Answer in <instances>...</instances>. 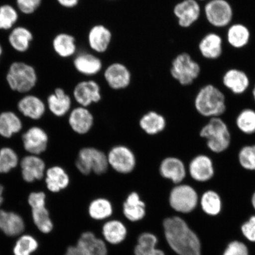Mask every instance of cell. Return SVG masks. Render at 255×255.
Listing matches in <instances>:
<instances>
[{
    "instance_id": "9c48e42d",
    "label": "cell",
    "mask_w": 255,
    "mask_h": 255,
    "mask_svg": "<svg viewBox=\"0 0 255 255\" xmlns=\"http://www.w3.org/2000/svg\"><path fill=\"white\" fill-rule=\"evenodd\" d=\"M108 160L114 170L123 174L131 172L136 164L133 152L125 146H115L108 154Z\"/></svg>"
},
{
    "instance_id": "7a4b0ae2",
    "label": "cell",
    "mask_w": 255,
    "mask_h": 255,
    "mask_svg": "<svg viewBox=\"0 0 255 255\" xmlns=\"http://www.w3.org/2000/svg\"><path fill=\"white\" fill-rule=\"evenodd\" d=\"M195 106L203 116L218 117L226 110L225 96L213 85L206 86L197 94Z\"/></svg>"
},
{
    "instance_id": "b9f144b4",
    "label": "cell",
    "mask_w": 255,
    "mask_h": 255,
    "mask_svg": "<svg viewBox=\"0 0 255 255\" xmlns=\"http://www.w3.org/2000/svg\"><path fill=\"white\" fill-rule=\"evenodd\" d=\"M239 162L242 167L249 170H255V145L247 146L239 154Z\"/></svg>"
},
{
    "instance_id": "681fc988",
    "label": "cell",
    "mask_w": 255,
    "mask_h": 255,
    "mask_svg": "<svg viewBox=\"0 0 255 255\" xmlns=\"http://www.w3.org/2000/svg\"><path fill=\"white\" fill-rule=\"evenodd\" d=\"M152 255H165L164 254L163 252H162V251L157 250V249H156V250L154 251V254H153Z\"/></svg>"
},
{
    "instance_id": "8fae6325",
    "label": "cell",
    "mask_w": 255,
    "mask_h": 255,
    "mask_svg": "<svg viewBox=\"0 0 255 255\" xmlns=\"http://www.w3.org/2000/svg\"><path fill=\"white\" fill-rule=\"evenodd\" d=\"M73 97L83 107L98 103L101 100L100 86L92 80L79 82L73 90Z\"/></svg>"
},
{
    "instance_id": "60d3db41",
    "label": "cell",
    "mask_w": 255,
    "mask_h": 255,
    "mask_svg": "<svg viewBox=\"0 0 255 255\" xmlns=\"http://www.w3.org/2000/svg\"><path fill=\"white\" fill-rule=\"evenodd\" d=\"M237 124L244 133L251 134L255 132V112L252 110L242 111L238 117Z\"/></svg>"
},
{
    "instance_id": "8d00e7d4",
    "label": "cell",
    "mask_w": 255,
    "mask_h": 255,
    "mask_svg": "<svg viewBox=\"0 0 255 255\" xmlns=\"http://www.w3.org/2000/svg\"><path fill=\"white\" fill-rule=\"evenodd\" d=\"M157 244V239L154 235L148 233L142 234L139 237L138 244L135 248V255H152Z\"/></svg>"
},
{
    "instance_id": "1f68e13d",
    "label": "cell",
    "mask_w": 255,
    "mask_h": 255,
    "mask_svg": "<svg viewBox=\"0 0 255 255\" xmlns=\"http://www.w3.org/2000/svg\"><path fill=\"white\" fill-rule=\"evenodd\" d=\"M103 232L105 239L112 244L121 243L127 236L126 226L118 221H111L105 223Z\"/></svg>"
},
{
    "instance_id": "83f0119b",
    "label": "cell",
    "mask_w": 255,
    "mask_h": 255,
    "mask_svg": "<svg viewBox=\"0 0 255 255\" xmlns=\"http://www.w3.org/2000/svg\"><path fill=\"white\" fill-rule=\"evenodd\" d=\"M222 41L221 37L214 33L207 34L199 44L201 53L207 59L218 58L222 52Z\"/></svg>"
},
{
    "instance_id": "4316f807",
    "label": "cell",
    "mask_w": 255,
    "mask_h": 255,
    "mask_svg": "<svg viewBox=\"0 0 255 255\" xmlns=\"http://www.w3.org/2000/svg\"><path fill=\"white\" fill-rule=\"evenodd\" d=\"M223 84L235 94H240L247 90L250 84L245 73L237 69H232L223 77Z\"/></svg>"
},
{
    "instance_id": "4fadbf2b",
    "label": "cell",
    "mask_w": 255,
    "mask_h": 255,
    "mask_svg": "<svg viewBox=\"0 0 255 255\" xmlns=\"http://www.w3.org/2000/svg\"><path fill=\"white\" fill-rule=\"evenodd\" d=\"M24 147L32 154H40L46 150L48 137L39 127H32L23 135Z\"/></svg>"
},
{
    "instance_id": "7bdbcfd3",
    "label": "cell",
    "mask_w": 255,
    "mask_h": 255,
    "mask_svg": "<svg viewBox=\"0 0 255 255\" xmlns=\"http://www.w3.org/2000/svg\"><path fill=\"white\" fill-rule=\"evenodd\" d=\"M16 2L19 10L25 14H31L39 7L41 0H16Z\"/></svg>"
},
{
    "instance_id": "836d02e7",
    "label": "cell",
    "mask_w": 255,
    "mask_h": 255,
    "mask_svg": "<svg viewBox=\"0 0 255 255\" xmlns=\"http://www.w3.org/2000/svg\"><path fill=\"white\" fill-rule=\"evenodd\" d=\"M203 211L211 216L218 215L221 210L222 202L219 194L213 191H207L201 198Z\"/></svg>"
},
{
    "instance_id": "52a82bcc",
    "label": "cell",
    "mask_w": 255,
    "mask_h": 255,
    "mask_svg": "<svg viewBox=\"0 0 255 255\" xmlns=\"http://www.w3.org/2000/svg\"><path fill=\"white\" fill-rule=\"evenodd\" d=\"M198 196L195 190L188 185H179L171 190L170 203L177 212L189 213L195 209Z\"/></svg>"
},
{
    "instance_id": "ee69618b",
    "label": "cell",
    "mask_w": 255,
    "mask_h": 255,
    "mask_svg": "<svg viewBox=\"0 0 255 255\" xmlns=\"http://www.w3.org/2000/svg\"><path fill=\"white\" fill-rule=\"evenodd\" d=\"M223 255H249L248 249L244 244L238 241L229 244Z\"/></svg>"
},
{
    "instance_id": "9a60e30c",
    "label": "cell",
    "mask_w": 255,
    "mask_h": 255,
    "mask_svg": "<svg viewBox=\"0 0 255 255\" xmlns=\"http://www.w3.org/2000/svg\"><path fill=\"white\" fill-rule=\"evenodd\" d=\"M21 173L24 181L28 183L40 180L43 177L45 164L36 155L26 156L21 162Z\"/></svg>"
},
{
    "instance_id": "4dcf8cb0",
    "label": "cell",
    "mask_w": 255,
    "mask_h": 255,
    "mask_svg": "<svg viewBox=\"0 0 255 255\" xmlns=\"http://www.w3.org/2000/svg\"><path fill=\"white\" fill-rule=\"evenodd\" d=\"M140 126L149 135H154L164 129L166 123L164 118L155 112H149L140 120Z\"/></svg>"
},
{
    "instance_id": "f5cc1de1",
    "label": "cell",
    "mask_w": 255,
    "mask_h": 255,
    "mask_svg": "<svg viewBox=\"0 0 255 255\" xmlns=\"http://www.w3.org/2000/svg\"><path fill=\"white\" fill-rule=\"evenodd\" d=\"M2 54V47L1 45V44H0V57H1Z\"/></svg>"
},
{
    "instance_id": "f907efd6",
    "label": "cell",
    "mask_w": 255,
    "mask_h": 255,
    "mask_svg": "<svg viewBox=\"0 0 255 255\" xmlns=\"http://www.w3.org/2000/svg\"><path fill=\"white\" fill-rule=\"evenodd\" d=\"M252 202H253V206L255 209V193L254 194L253 199H252Z\"/></svg>"
},
{
    "instance_id": "5b68a950",
    "label": "cell",
    "mask_w": 255,
    "mask_h": 255,
    "mask_svg": "<svg viewBox=\"0 0 255 255\" xmlns=\"http://www.w3.org/2000/svg\"><path fill=\"white\" fill-rule=\"evenodd\" d=\"M108 165L107 156L103 152L90 147L82 149L76 161V167L84 175H88L91 172L104 174L107 171Z\"/></svg>"
},
{
    "instance_id": "7dc6e473",
    "label": "cell",
    "mask_w": 255,
    "mask_h": 255,
    "mask_svg": "<svg viewBox=\"0 0 255 255\" xmlns=\"http://www.w3.org/2000/svg\"><path fill=\"white\" fill-rule=\"evenodd\" d=\"M57 1L62 7L68 8L76 7L79 2V0H57Z\"/></svg>"
},
{
    "instance_id": "74e56055",
    "label": "cell",
    "mask_w": 255,
    "mask_h": 255,
    "mask_svg": "<svg viewBox=\"0 0 255 255\" xmlns=\"http://www.w3.org/2000/svg\"><path fill=\"white\" fill-rule=\"evenodd\" d=\"M18 18V12L11 5L5 4L0 7V30L11 29Z\"/></svg>"
},
{
    "instance_id": "ac0fdd59",
    "label": "cell",
    "mask_w": 255,
    "mask_h": 255,
    "mask_svg": "<svg viewBox=\"0 0 255 255\" xmlns=\"http://www.w3.org/2000/svg\"><path fill=\"white\" fill-rule=\"evenodd\" d=\"M75 68L80 73L86 76L98 74L103 69V63L98 57L90 53H81L73 60Z\"/></svg>"
},
{
    "instance_id": "6da1fadb",
    "label": "cell",
    "mask_w": 255,
    "mask_h": 255,
    "mask_svg": "<svg viewBox=\"0 0 255 255\" xmlns=\"http://www.w3.org/2000/svg\"><path fill=\"white\" fill-rule=\"evenodd\" d=\"M164 228L169 245L178 255H201L198 237L182 219L173 217L165 219Z\"/></svg>"
},
{
    "instance_id": "d6986e66",
    "label": "cell",
    "mask_w": 255,
    "mask_h": 255,
    "mask_svg": "<svg viewBox=\"0 0 255 255\" xmlns=\"http://www.w3.org/2000/svg\"><path fill=\"white\" fill-rule=\"evenodd\" d=\"M76 247L82 255H107V249L104 242L96 238L91 232L83 234Z\"/></svg>"
},
{
    "instance_id": "5bb4252c",
    "label": "cell",
    "mask_w": 255,
    "mask_h": 255,
    "mask_svg": "<svg viewBox=\"0 0 255 255\" xmlns=\"http://www.w3.org/2000/svg\"><path fill=\"white\" fill-rule=\"evenodd\" d=\"M112 38L113 35L109 28L104 25H95L89 32V45L94 52L103 53L110 47Z\"/></svg>"
},
{
    "instance_id": "484cf974",
    "label": "cell",
    "mask_w": 255,
    "mask_h": 255,
    "mask_svg": "<svg viewBox=\"0 0 255 255\" xmlns=\"http://www.w3.org/2000/svg\"><path fill=\"white\" fill-rule=\"evenodd\" d=\"M46 183L48 189L52 192L57 193L68 187L69 178L62 168L53 167L47 171Z\"/></svg>"
},
{
    "instance_id": "e0dca14e",
    "label": "cell",
    "mask_w": 255,
    "mask_h": 255,
    "mask_svg": "<svg viewBox=\"0 0 255 255\" xmlns=\"http://www.w3.org/2000/svg\"><path fill=\"white\" fill-rule=\"evenodd\" d=\"M159 171L162 177L171 180L175 184L181 183L186 175L183 162L174 157L164 159L161 162Z\"/></svg>"
},
{
    "instance_id": "d590c367",
    "label": "cell",
    "mask_w": 255,
    "mask_h": 255,
    "mask_svg": "<svg viewBox=\"0 0 255 255\" xmlns=\"http://www.w3.org/2000/svg\"><path fill=\"white\" fill-rule=\"evenodd\" d=\"M32 216L35 225L41 232L47 234L52 231L53 223L45 206L32 209Z\"/></svg>"
},
{
    "instance_id": "c3c4849f",
    "label": "cell",
    "mask_w": 255,
    "mask_h": 255,
    "mask_svg": "<svg viewBox=\"0 0 255 255\" xmlns=\"http://www.w3.org/2000/svg\"><path fill=\"white\" fill-rule=\"evenodd\" d=\"M65 255H82L77 247H70L67 250Z\"/></svg>"
},
{
    "instance_id": "816d5d0a",
    "label": "cell",
    "mask_w": 255,
    "mask_h": 255,
    "mask_svg": "<svg viewBox=\"0 0 255 255\" xmlns=\"http://www.w3.org/2000/svg\"><path fill=\"white\" fill-rule=\"evenodd\" d=\"M3 191H4V189H3V187L1 186V185H0V197H2Z\"/></svg>"
},
{
    "instance_id": "277c9868",
    "label": "cell",
    "mask_w": 255,
    "mask_h": 255,
    "mask_svg": "<svg viewBox=\"0 0 255 255\" xmlns=\"http://www.w3.org/2000/svg\"><path fill=\"white\" fill-rule=\"evenodd\" d=\"M200 136L207 139L210 149L217 153L226 150L231 142V135L227 126L217 117L212 118L203 128Z\"/></svg>"
},
{
    "instance_id": "11a10c76",
    "label": "cell",
    "mask_w": 255,
    "mask_h": 255,
    "mask_svg": "<svg viewBox=\"0 0 255 255\" xmlns=\"http://www.w3.org/2000/svg\"><path fill=\"white\" fill-rule=\"evenodd\" d=\"M253 95H254V97L255 100V88L254 89Z\"/></svg>"
},
{
    "instance_id": "f546056e",
    "label": "cell",
    "mask_w": 255,
    "mask_h": 255,
    "mask_svg": "<svg viewBox=\"0 0 255 255\" xmlns=\"http://www.w3.org/2000/svg\"><path fill=\"white\" fill-rule=\"evenodd\" d=\"M21 128V121L14 113L5 112L0 114V135L5 138H10Z\"/></svg>"
},
{
    "instance_id": "bcb514c9",
    "label": "cell",
    "mask_w": 255,
    "mask_h": 255,
    "mask_svg": "<svg viewBox=\"0 0 255 255\" xmlns=\"http://www.w3.org/2000/svg\"><path fill=\"white\" fill-rule=\"evenodd\" d=\"M242 230L248 240L255 242V216L252 217L250 221L242 226Z\"/></svg>"
},
{
    "instance_id": "ab89813d",
    "label": "cell",
    "mask_w": 255,
    "mask_h": 255,
    "mask_svg": "<svg viewBox=\"0 0 255 255\" xmlns=\"http://www.w3.org/2000/svg\"><path fill=\"white\" fill-rule=\"evenodd\" d=\"M38 243L36 239L29 235H25L18 239L14 248V255H31L37 250Z\"/></svg>"
},
{
    "instance_id": "3957f363",
    "label": "cell",
    "mask_w": 255,
    "mask_h": 255,
    "mask_svg": "<svg viewBox=\"0 0 255 255\" xmlns=\"http://www.w3.org/2000/svg\"><path fill=\"white\" fill-rule=\"evenodd\" d=\"M6 80L12 91L25 93L31 90L37 82V75L33 67L16 62L9 66Z\"/></svg>"
},
{
    "instance_id": "44dd1931",
    "label": "cell",
    "mask_w": 255,
    "mask_h": 255,
    "mask_svg": "<svg viewBox=\"0 0 255 255\" xmlns=\"http://www.w3.org/2000/svg\"><path fill=\"white\" fill-rule=\"evenodd\" d=\"M24 229V223L21 217L13 212L0 210V230L9 237L20 234Z\"/></svg>"
},
{
    "instance_id": "8992f818",
    "label": "cell",
    "mask_w": 255,
    "mask_h": 255,
    "mask_svg": "<svg viewBox=\"0 0 255 255\" xmlns=\"http://www.w3.org/2000/svg\"><path fill=\"white\" fill-rule=\"evenodd\" d=\"M173 78L182 85H190L198 77L200 68L186 53L178 55L172 62L170 69Z\"/></svg>"
},
{
    "instance_id": "e575fe53",
    "label": "cell",
    "mask_w": 255,
    "mask_h": 255,
    "mask_svg": "<svg viewBox=\"0 0 255 255\" xmlns=\"http://www.w3.org/2000/svg\"><path fill=\"white\" fill-rule=\"evenodd\" d=\"M89 213L92 218L103 220L110 217L113 213V206L109 200L105 199H97L91 203Z\"/></svg>"
},
{
    "instance_id": "ba28073f",
    "label": "cell",
    "mask_w": 255,
    "mask_h": 255,
    "mask_svg": "<svg viewBox=\"0 0 255 255\" xmlns=\"http://www.w3.org/2000/svg\"><path fill=\"white\" fill-rule=\"evenodd\" d=\"M207 20L216 27H224L232 20L231 6L225 0H212L205 7Z\"/></svg>"
},
{
    "instance_id": "2e32d148",
    "label": "cell",
    "mask_w": 255,
    "mask_h": 255,
    "mask_svg": "<svg viewBox=\"0 0 255 255\" xmlns=\"http://www.w3.org/2000/svg\"><path fill=\"white\" fill-rule=\"evenodd\" d=\"M189 171L193 179L201 182L211 179L214 175L211 159L203 155L197 156L191 161Z\"/></svg>"
},
{
    "instance_id": "7402d4cb",
    "label": "cell",
    "mask_w": 255,
    "mask_h": 255,
    "mask_svg": "<svg viewBox=\"0 0 255 255\" xmlns=\"http://www.w3.org/2000/svg\"><path fill=\"white\" fill-rule=\"evenodd\" d=\"M18 110L24 116L33 120H39L45 112V105L39 98L33 95L25 96L19 101Z\"/></svg>"
},
{
    "instance_id": "ffe728a7",
    "label": "cell",
    "mask_w": 255,
    "mask_h": 255,
    "mask_svg": "<svg viewBox=\"0 0 255 255\" xmlns=\"http://www.w3.org/2000/svg\"><path fill=\"white\" fill-rule=\"evenodd\" d=\"M69 123L75 132L84 134L91 129L93 125L94 118L85 107H78L72 111Z\"/></svg>"
},
{
    "instance_id": "cb8c5ba5",
    "label": "cell",
    "mask_w": 255,
    "mask_h": 255,
    "mask_svg": "<svg viewBox=\"0 0 255 255\" xmlns=\"http://www.w3.org/2000/svg\"><path fill=\"white\" fill-rule=\"evenodd\" d=\"M123 207L124 215L130 221H140L145 215V203L135 192L129 194L124 203Z\"/></svg>"
},
{
    "instance_id": "db71d44e",
    "label": "cell",
    "mask_w": 255,
    "mask_h": 255,
    "mask_svg": "<svg viewBox=\"0 0 255 255\" xmlns=\"http://www.w3.org/2000/svg\"><path fill=\"white\" fill-rule=\"evenodd\" d=\"M2 202H3V198H2V197H0V206H1Z\"/></svg>"
},
{
    "instance_id": "f35d334b",
    "label": "cell",
    "mask_w": 255,
    "mask_h": 255,
    "mask_svg": "<svg viewBox=\"0 0 255 255\" xmlns=\"http://www.w3.org/2000/svg\"><path fill=\"white\" fill-rule=\"evenodd\" d=\"M18 158L14 150L3 148L0 150V173H7L17 166Z\"/></svg>"
},
{
    "instance_id": "603a6c76",
    "label": "cell",
    "mask_w": 255,
    "mask_h": 255,
    "mask_svg": "<svg viewBox=\"0 0 255 255\" xmlns=\"http://www.w3.org/2000/svg\"><path fill=\"white\" fill-rule=\"evenodd\" d=\"M48 107L52 113L57 117H62L71 107V99L62 88H57L47 99Z\"/></svg>"
},
{
    "instance_id": "30bf717a",
    "label": "cell",
    "mask_w": 255,
    "mask_h": 255,
    "mask_svg": "<svg viewBox=\"0 0 255 255\" xmlns=\"http://www.w3.org/2000/svg\"><path fill=\"white\" fill-rule=\"evenodd\" d=\"M104 78L110 88L120 90L128 87L131 81V73L124 64L114 63L105 69Z\"/></svg>"
},
{
    "instance_id": "f6af8a7d",
    "label": "cell",
    "mask_w": 255,
    "mask_h": 255,
    "mask_svg": "<svg viewBox=\"0 0 255 255\" xmlns=\"http://www.w3.org/2000/svg\"><path fill=\"white\" fill-rule=\"evenodd\" d=\"M28 201L32 209L45 206V194L43 192L32 193L28 196Z\"/></svg>"
},
{
    "instance_id": "d4e9b609",
    "label": "cell",
    "mask_w": 255,
    "mask_h": 255,
    "mask_svg": "<svg viewBox=\"0 0 255 255\" xmlns=\"http://www.w3.org/2000/svg\"><path fill=\"white\" fill-rule=\"evenodd\" d=\"M33 36L28 28L24 27H15L8 36L11 46L17 52L23 53L29 49Z\"/></svg>"
},
{
    "instance_id": "7c38bea8",
    "label": "cell",
    "mask_w": 255,
    "mask_h": 255,
    "mask_svg": "<svg viewBox=\"0 0 255 255\" xmlns=\"http://www.w3.org/2000/svg\"><path fill=\"white\" fill-rule=\"evenodd\" d=\"M173 11L178 24L184 28L192 25L200 14V5L195 0H184L175 6Z\"/></svg>"
},
{
    "instance_id": "f1b7e54d",
    "label": "cell",
    "mask_w": 255,
    "mask_h": 255,
    "mask_svg": "<svg viewBox=\"0 0 255 255\" xmlns=\"http://www.w3.org/2000/svg\"><path fill=\"white\" fill-rule=\"evenodd\" d=\"M53 47L57 55L63 58L74 55L77 49L75 37L67 33L57 34L53 40Z\"/></svg>"
},
{
    "instance_id": "d6a6232c",
    "label": "cell",
    "mask_w": 255,
    "mask_h": 255,
    "mask_svg": "<svg viewBox=\"0 0 255 255\" xmlns=\"http://www.w3.org/2000/svg\"><path fill=\"white\" fill-rule=\"evenodd\" d=\"M250 37V31L244 25H232L228 31L229 42L235 47L241 48L245 46L248 43Z\"/></svg>"
}]
</instances>
